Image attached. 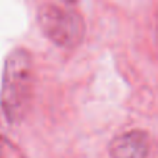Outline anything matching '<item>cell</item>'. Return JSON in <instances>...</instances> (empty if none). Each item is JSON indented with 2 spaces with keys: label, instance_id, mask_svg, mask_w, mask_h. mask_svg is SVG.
Here are the masks:
<instances>
[{
  "label": "cell",
  "instance_id": "cell-1",
  "mask_svg": "<svg viewBox=\"0 0 158 158\" xmlns=\"http://www.w3.org/2000/svg\"><path fill=\"white\" fill-rule=\"evenodd\" d=\"M33 92L32 57L25 49H15L7 56L0 92V106L6 119L18 123L29 110Z\"/></svg>",
  "mask_w": 158,
  "mask_h": 158
},
{
  "label": "cell",
  "instance_id": "cell-2",
  "mask_svg": "<svg viewBox=\"0 0 158 158\" xmlns=\"http://www.w3.org/2000/svg\"><path fill=\"white\" fill-rule=\"evenodd\" d=\"M36 19L42 32L63 49H74L85 38L83 17L68 4L44 3L38 8Z\"/></svg>",
  "mask_w": 158,
  "mask_h": 158
},
{
  "label": "cell",
  "instance_id": "cell-3",
  "mask_svg": "<svg viewBox=\"0 0 158 158\" xmlns=\"http://www.w3.org/2000/svg\"><path fill=\"white\" fill-rule=\"evenodd\" d=\"M108 153L111 158H147L150 153V136L140 129L121 133L110 142Z\"/></svg>",
  "mask_w": 158,
  "mask_h": 158
}]
</instances>
